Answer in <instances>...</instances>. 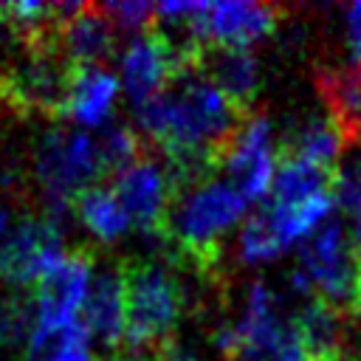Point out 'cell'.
<instances>
[{
  "instance_id": "e0dca14e",
  "label": "cell",
  "mask_w": 361,
  "mask_h": 361,
  "mask_svg": "<svg viewBox=\"0 0 361 361\" xmlns=\"http://www.w3.org/2000/svg\"><path fill=\"white\" fill-rule=\"evenodd\" d=\"M353 316L336 310L333 305L322 299H310L293 316V324L307 350V361L347 355V322Z\"/></svg>"
},
{
  "instance_id": "44dd1931",
  "label": "cell",
  "mask_w": 361,
  "mask_h": 361,
  "mask_svg": "<svg viewBox=\"0 0 361 361\" xmlns=\"http://www.w3.org/2000/svg\"><path fill=\"white\" fill-rule=\"evenodd\" d=\"M73 214L102 243H116L130 226V217H127L118 195L107 186H90V189L79 192L73 200Z\"/></svg>"
},
{
  "instance_id": "2e32d148",
  "label": "cell",
  "mask_w": 361,
  "mask_h": 361,
  "mask_svg": "<svg viewBox=\"0 0 361 361\" xmlns=\"http://www.w3.org/2000/svg\"><path fill=\"white\" fill-rule=\"evenodd\" d=\"M116 96H118V79L110 71L93 65H73L65 118H73L87 127H99L113 113Z\"/></svg>"
},
{
  "instance_id": "8fae6325",
  "label": "cell",
  "mask_w": 361,
  "mask_h": 361,
  "mask_svg": "<svg viewBox=\"0 0 361 361\" xmlns=\"http://www.w3.org/2000/svg\"><path fill=\"white\" fill-rule=\"evenodd\" d=\"M223 169L228 172L231 186L248 203H257L271 192L276 175V152H274L271 121L262 113H251L245 118L228 149Z\"/></svg>"
},
{
  "instance_id": "52a82bcc",
  "label": "cell",
  "mask_w": 361,
  "mask_h": 361,
  "mask_svg": "<svg viewBox=\"0 0 361 361\" xmlns=\"http://www.w3.org/2000/svg\"><path fill=\"white\" fill-rule=\"evenodd\" d=\"M282 8L271 3H195L186 23L189 37L200 48H251L257 39L274 34Z\"/></svg>"
},
{
  "instance_id": "ba28073f",
  "label": "cell",
  "mask_w": 361,
  "mask_h": 361,
  "mask_svg": "<svg viewBox=\"0 0 361 361\" xmlns=\"http://www.w3.org/2000/svg\"><path fill=\"white\" fill-rule=\"evenodd\" d=\"M65 254L59 223L45 214L23 217L0 248V279L11 288L37 285Z\"/></svg>"
},
{
  "instance_id": "8992f818",
  "label": "cell",
  "mask_w": 361,
  "mask_h": 361,
  "mask_svg": "<svg viewBox=\"0 0 361 361\" xmlns=\"http://www.w3.org/2000/svg\"><path fill=\"white\" fill-rule=\"evenodd\" d=\"M73 65L62 54H25L0 71V107L17 116L62 118Z\"/></svg>"
},
{
  "instance_id": "9c48e42d",
  "label": "cell",
  "mask_w": 361,
  "mask_h": 361,
  "mask_svg": "<svg viewBox=\"0 0 361 361\" xmlns=\"http://www.w3.org/2000/svg\"><path fill=\"white\" fill-rule=\"evenodd\" d=\"M113 192L118 195L130 223H135L147 237L164 245L169 212L175 203V192L166 178V169H161L147 152L121 175H116Z\"/></svg>"
},
{
  "instance_id": "4316f807",
  "label": "cell",
  "mask_w": 361,
  "mask_h": 361,
  "mask_svg": "<svg viewBox=\"0 0 361 361\" xmlns=\"http://www.w3.org/2000/svg\"><path fill=\"white\" fill-rule=\"evenodd\" d=\"M8 212L6 209H0V248L6 245V240H8Z\"/></svg>"
},
{
  "instance_id": "d4e9b609",
  "label": "cell",
  "mask_w": 361,
  "mask_h": 361,
  "mask_svg": "<svg viewBox=\"0 0 361 361\" xmlns=\"http://www.w3.org/2000/svg\"><path fill=\"white\" fill-rule=\"evenodd\" d=\"M147 361H200V355L189 347V344H183V341H178L175 336L169 338V341H164L158 350H152L149 355H144Z\"/></svg>"
},
{
  "instance_id": "6da1fadb",
  "label": "cell",
  "mask_w": 361,
  "mask_h": 361,
  "mask_svg": "<svg viewBox=\"0 0 361 361\" xmlns=\"http://www.w3.org/2000/svg\"><path fill=\"white\" fill-rule=\"evenodd\" d=\"M175 85V90L135 104L138 135L164 155L203 152L226 166L228 149L251 113L234 107L203 73H189Z\"/></svg>"
},
{
  "instance_id": "d6986e66",
  "label": "cell",
  "mask_w": 361,
  "mask_h": 361,
  "mask_svg": "<svg viewBox=\"0 0 361 361\" xmlns=\"http://www.w3.org/2000/svg\"><path fill=\"white\" fill-rule=\"evenodd\" d=\"M336 172L338 169H327L319 164H307V161H296V158H279L274 186H271V203L288 209V206H302V203L322 197V195H333Z\"/></svg>"
},
{
  "instance_id": "ffe728a7",
  "label": "cell",
  "mask_w": 361,
  "mask_h": 361,
  "mask_svg": "<svg viewBox=\"0 0 361 361\" xmlns=\"http://www.w3.org/2000/svg\"><path fill=\"white\" fill-rule=\"evenodd\" d=\"M25 361H93L87 324L79 319L59 327L34 324L25 341Z\"/></svg>"
},
{
  "instance_id": "603a6c76",
  "label": "cell",
  "mask_w": 361,
  "mask_h": 361,
  "mask_svg": "<svg viewBox=\"0 0 361 361\" xmlns=\"http://www.w3.org/2000/svg\"><path fill=\"white\" fill-rule=\"evenodd\" d=\"M333 200L344 212V217L355 226H361V158H350L336 172Z\"/></svg>"
},
{
  "instance_id": "5bb4252c",
  "label": "cell",
  "mask_w": 361,
  "mask_h": 361,
  "mask_svg": "<svg viewBox=\"0 0 361 361\" xmlns=\"http://www.w3.org/2000/svg\"><path fill=\"white\" fill-rule=\"evenodd\" d=\"M113 51H116V23L104 11V6L85 3L59 28V54L71 65L99 68L113 56Z\"/></svg>"
},
{
  "instance_id": "9a60e30c",
  "label": "cell",
  "mask_w": 361,
  "mask_h": 361,
  "mask_svg": "<svg viewBox=\"0 0 361 361\" xmlns=\"http://www.w3.org/2000/svg\"><path fill=\"white\" fill-rule=\"evenodd\" d=\"M316 87L327 116L347 147H361V65H333L316 71Z\"/></svg>"
},
{
  "instance_id": "484cf974",
  "label": "cell",
  "mask_w": 361,
  "mask_h": 361,
  "mask_svg": "<svg viewBox=\"0 0 361 361\" xmlns=\"http://www.w3.org/2000/svg\"><path fill=\"white\" fill-rule=\"evenodd\" d=\"M344 23H347V42L350 51L355 56V62L361 65V3H353L344 8Z\"/></svg>"
},
{
  "instance_id": "83f0119b",
  "label": "cell",
  "mask_w": 361,
  "mask_h": 361,
  "mask_svg": "<svg viewBox=\"0 0 361 361\" xmlns=\"http://www.w3.org/2000/svg\"><path fill=\"white\" fill-rule=\"evenodd\" d=\"M107 361H147L144 355H133V353H127V355H113V358H107Z\"/></svg>"
},
{
  "instance_id": "3957f363",
  "label": "cell",
  "mask_w": 361,
  "mask_h": 361,
  "mask_svg": "<svg viewBox=\"0 0 361 361\" xmlns=\"http://www.w3.org/2000/svg\"><path fill=\"white\" fill-rule=\"evenodd\" d=\"M293 288L347 316H361V226L324 220L299 248Z\"/></svg>"
},
{
  "instance_id": "277c9868",
  "label": "cell",
  "mask_w": 361,
  "mask_h": 361,
  "mask_svg": "<svg viewBox=\"0 0 361 361\" xmlns=\"http://www.w3.org/2000/svg\"><path fill=\"white\" fill-rule=\"evenodd\" d=\"M183 313V285L155 259L127 262V330L124 341L133 355H149L175 336Z\"/></svg>"
},
{
  "instance_id": "7402d4cb",
  "label": "cell",
  "mask_w": 361,
  "mask_h": 361,
  "mask_svg": "<svg viewBox=\"0 0 361 361\" xmlns=\"http://www.w3.org/2000/svg\"><path fill=\"white\" fill-rule=\"evenodd\" d=\"M288 248L279 226H276V217H274V209L271 206H262L257 209L251 217H245L243 228H240V257L243 262H268L274 259L276 254H282Z\"/></svg>"
},
{
  "instance_id": "7a4b0ae2",
  "label": "cell",
  "mask_w": 361,
  "mask_h": 361,
  "mask_svg": "<svg viewBox=\"0 0 361 361\" xmlns=\"http://www.w3.org/2000/svg\"><path fill=\"white\" fill-rule=\"evenodd\" d=\"M248 200L223 180L200 183L175 197L164 248L189 271L212 276L220 268L223 234L245 214Z\"/></svg>"
},
{
  "instance_id": "5b68a950",
  "label": "cell",
  "mask_w": 361,
  "mask_h": 361,
  "mask_svg": "<svg viewBox=\"0 0 361 361\" xmlns=\"http://www.w3.org/2000/svg\"><path fill=\"white\" fill-rule=\"evenodd\" d=\"M34 172L45 197V217L62 223L73 212L79 192L104 178L99 141L79 130H51L37 147Z\"/></svg>"
},
{
  "instance_id": "ac0fdd59",
  "label": "cell",
  "mask_w": 361,
  "mask_h": 361,
  "mask_svg": "<svg viewBox=\"0 0 361 361\" xmlns=\"http://www.w3.org/2000/svg\"><path fill=\"white\" fill-rule=\"evenodd\" d=\"M344 147L347 144L330 116H307L288 127L279 144V158H296V161L319 164L327 169H338L336 161Z\"/></svg>"
},
{
  "instance_id": "7c38bea8",
  "label": "cell",
  "mask_w": 361,
  "mask_h": 361,
  "mask_svg": "<svg viewBox=\"0 0 361 361\" xmlns=\"http://www.w3.org/2000/svg\"><path fill=\"white\" fill-rule=\"evenodd\" d=\"M85 324L90 336L116 347L127 330V262H107L96 271L87 299H85Z\"/></svg>"
},
{
  "instance_id": "cb8c5ba5",
  "label": "cell",
  "mask_w": 361,
  "mask_h": 361,
  "mask_svg": "<svg viewBox=\"0 0 361 361\" xmlns=\"http://www.w3.org/2000/svg\"><path fill=\"white\" fill-rule=\"evenodd\" d=\"M155 3H144V0H121V3H104V11L110 14V20L124 28V31H135L152 23L155 17Z\"/></svg>"
},
{
  "instance_id": "4fadbf2b",
  "label": "cell",
  "mask_w": 361,
  "mask_h": 361,
  "mask_svg": "<svg viewBox=\"0 0 361 361\" xmlns=\"http://www.w3.org/2000/svg\"><path fill=\"white\" fill-rule=\"evenodd\" d=\"M197 73H203L234 107L251 113L259 90V62L251 48H203Z\"/></svg>"
},
{
  "instance_id": "30bf717a",
  "label": "cell",
  "mask_w": 361,
  "mask_h": 361,
  "mask_svg": "<svg viewBox=\"0 0 361 361\" xmlns=\"http://www.w3.org/2000/svg\"><path fill=\"white\" fill-rule=\"evenodd\" d=\"M93 265H96V254L87 245H76L37 282V293H34L37 324L59 327L76 319V310L85 307L90 290Z\"/></svg>"
}]
</instances>
